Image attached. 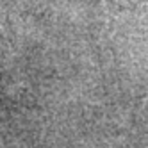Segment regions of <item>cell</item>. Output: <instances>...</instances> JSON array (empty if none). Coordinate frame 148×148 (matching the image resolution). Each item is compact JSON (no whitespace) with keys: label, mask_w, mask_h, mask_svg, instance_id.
Returning <instances> with one entry per match:
<instances>
[{"label":"cell","mask_w":148,"mask_h":148,"mask_svg":"<svg viewBox=\"0 0 148 148\" xmlns=\"http://www.w3.org/2000/svg\"><path fill=\"white\" fill-rule=\"evenodd\" d=\"M109 2L114 5V9H118V11H125V9H132L139 4H145L148 0H109Z\"/></svg>","instance_id":"6da1fadb"}]
</instances>
